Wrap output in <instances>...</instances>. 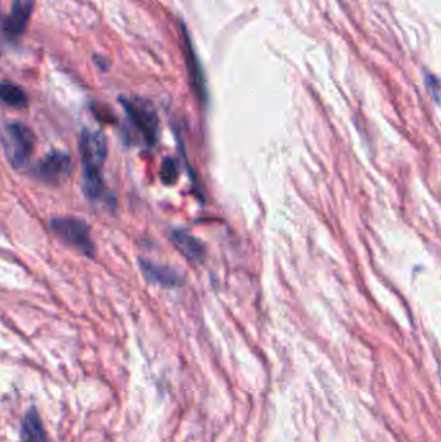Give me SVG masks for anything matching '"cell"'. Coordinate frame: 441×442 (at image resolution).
Returning a JSON list of instances; mask_svg holds the SVG:
<instances>
[{
	"label": "cell",
	"instance_id": "obj_4",
	"mask_svg": "<svg viewBox=\"0 0 441 442\" xmlns=\"http://www.w3.org/2000/svg\"><path fill=\"white\" fill-rule=\"evenodd\" d=\"M55 234L75 250L81 251L87 256H92L95 246L91 239L90 228L86 221L76 217H55L51 221Z\"/></svg>",
	"mask_w": 441,
	"mask_h": 442
},
{
	"label": "cell",
	"instance_id": "obj_13",
	"mask_svg": "<svg viewBox=\"0 0 441 442\" xmlns=\"http://www.w3.org/2000/svg\"><path fill=\"white\" fill-rule=\"evenodd\" d=\"M93 60H95V62H96L98 67H101L103 70H105V69L108 67H106V62H105L106 60H105L104 57H100V56H95V57H93Z\"/></svg>",
	"mask_w": 441,
	"mask_h": 442
},
{
	"label": "cell",
	"instance_id": "obj_11",
	"mask_svg": "<svg viewBox=\"0 0 441 442\" xmlns=\"http://www.w3.org/2000/svg\"><path fill=\"white\" fill-rule=\"evenodd\" d=\"M0 100L12 108H25L29 101L25 91L12 81H0Z\"/></svg>",
	"mask_w": 441,
	"mask_h": 442
},
{
	"label": "cell",
	"instance_id": "obj_6",
	"mask_svg": "<svg viewBox=\"0 0 441 442\" xmlns=\"http://www.w3.org/2000/svg\"><path fill=\"white\" fill-rule=\"evenodd\" d=\"M71 170L70 157L62 152H52L38 164L37 175L45 183L60 184L69 176Z\"/></svg>",
	"mask_w": 441,
	"mask_h": 442
},
{
	"label": "cell",
	"instance_id": "obj_8",
	"mask_svg": "<svg viewBox=\"0 0 441 442\" xmlns=\"http://www.w3.org/2000/svg\"><path fill=\"white\" fill-rule=\"evenodd\" d=\"M184 33V40H185V60H187L188 73L192 83V89L195 91V96L202 103H207V89H206V81L203 76L202 67L200 61L195 56L192 43L189 40L185 29H183Z\"/></svg>",
	"mask_w": 441,
	"mask_h": 442
},
{
	"label": "cell",
	"instance_id": "obj_2",
	"mask_svg": "<svg viewBox=\"0 0 441 442\" xmlns=\"http://www.w3.org/2000/svg\"><path fill=\"white\" fill-rule=\"evenodd\" d=\"M1 145L9 163L15 169H21L30 159L35 147V137L28 125L13 122L4 127Z\"/></svg>",
	"mask_w": 441,
	"mask_h": 442
},
{
	"label": "cell",
	"instance_id": "obj_1",
	"mask_svg": "<svg viewBox=\"0 0 441 442\" xmlns=\"http://www.w3.org/2000/svg\"><path fill=\"white\" fill-rule=\"evenodd\" d=\"M79 153L83 164V191L88 198H104L105 184L101 169L108 155V142L104 133L86 128L79 140Z\"/></svg>",
	"mask_w": 441,
	"mask_h": 442
},
{
	"label": "cell",
	"instance_id": "obj_3",
	"mask_svg": "<svg viewBox=\"0 0 441 442\" xmlns=\"http://www.w3.org/2000/svg\"><path fill=\"white\" fill-rule=\"evenodd\" d=\"M120 103L125 108L130 122L135 127L136 131L140 133L144 142L148 147H153L157 142L159 131V119L154 106L148 100L140 97H134L131 100L120 98Z\"/></svg>",
	"mask_w": 441,
	"mask_h": 442
},
{
	"label": "cell",
	"instance_id": "obj_9",
	"mask_svg": "<svg viewBox=\"0 0 441 442\" xmlns=\"http://www.w3.org/2000/svg\"><path fill=\"white\" fill-rule=\"evenodd\" d=\"M172 244L188 260L200 261L205 255V246L195 237L184 230H175L171 234Z\"/></svg>",
	"mask_w": 441,
	"mask_h": 442
},
{
	"label": "cell",
	"instance_id": "obj_10",
	"mask_svg": "<svg viewBox=\"0 0 441 442\" xmlns=\"http://www.w3.org/2000/svg\"><path fill=\"white\" fill-rule=\"evenodd\" d=\"M21 440L23 442H48V436L45 426L35 409H31L23 418L21 426Z\"/></svg>",
	"mask_w": 441,
	"mask_h": 442
},
{
	"label": "cell",
	"instance_id": "obj_5",
	"mask_svg": "<svg viewBox=\"0 0 441 442\" xmlns=\"http://www.w3.org/2000/svg\"><path fill=\"white\" fill-rule=\"evenodd\" d=\"M35 0H13L11 13L1 21L3 33L11 39L20 38L30 23Z\"/></svg>",
	"mask_w": 441,
	"mask_h": 442
},
{
	"label": "cell",
	"instance_id": "obj_12",
	"mask_svg": "<svg viewBox=\"0 0 441 442\" xmlns=\"http://www.w3.org/2000/svg\"><path fill=\"white\" fill-rule=\"evenodd\" d=\"M159 177H161V181L165 185H172L176 183V180L179 177V167H178V163L175 159L166 158L161 164Z\"/></svg>",
	"mask_w": 441,
	"mask_h": 442
},
{
	"label": "cell",
	"instance_id": "obj_7",
	"mask_svg": "<svg viewBox=\"0 0 441 442\" xmlns=\"http://www.w3.org/2000/svg\"><path fill=\"white\" fill-rule=\"evenodd\" d=\"M140 268L147 280L164 288H176L183 285V278L179 273L170 266L156 264L149 260H140Z\"/></svg>",
	"mask_w": 441,
	"mask_h": 442
}]
</instances>
